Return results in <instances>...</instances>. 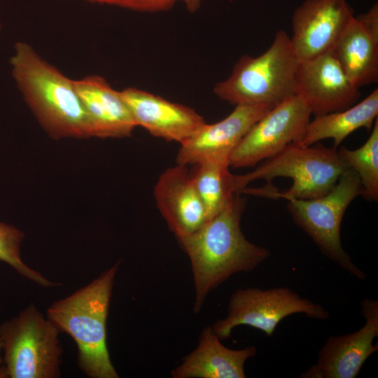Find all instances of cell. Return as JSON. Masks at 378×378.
<instances>
[{
	"mask_svg": "<svg viewBox=\"0 0 378 378\" xmlns=\"http://www.w3.org/2000/svg\"><path fill=\"white\" fill-rule=\"evenodd\" d=\"M241 194L235 193L195 232L178 239L191 263L195 313L201 310L209 292L236 273L253 270L270 255L267 248L246 239L241 230L245 207Z\"/></svg>",
	"mask_w": 378,
	"mask_h": 378,
	"instance_id": "cell-1",
	"label": "cell"
},
{
	"mask_svg": "<svg viewBox=\"0 0 378 378\" xmlns=\"http://www.w3.org/2000/svg\"><path fill=\"white\" fill-rule=\"evenodd\" d=\"M349 167L336 148L297 141L252 172L235 175L238 192L269 197L311 200L327 194Z\"/></svg>",
	"mask_w": 378,
	"mask_h": 378,
	"instance_id": "cell-2",
	"label": "cell"
},
{
	"mask_svg": "<svg viewBox=\"0 0 378 378\" xmlns=\"http://www.w3.org/2000/svg\"><path fill=\"white\" fill-rule=\"evenodd\" d=\"M10 66L24 101L52 138L92 136L74 80L43 59L25 42L15 44Z\"/></svg>",
	"mask_w": 378,
	"mask_h": 378,
	"instance_id": "cell-3",
	"label": "cell"
},
{
	"mask_svg": "<svg viewBox=\"0 0 378 378\" xmlns=\"http://www.w3.org/2000/svg\"><path fill=\"white\" fill-rule=\"evenodd\" d=\"M120 262L71 295L52 303L47 318L69 335L78 349V365L91 378H118L106 344V321Z\"/></svg>",
	"mask_w": 378,
	"mask_h": 378,
	"instance_id": "cell-4",
	"label": "cell"
},
{
	"mask_svg": "<svg viewBox=\"0 0 378 378\" xmlns=\"http://www.w3.org/2000/svg\"><path fill=\"white\" fill-rule=\"evenodd\" d=\"M299 59L290 36L278 30L270 46L258 57L242 56L230 76L218 82L215 94L237 105H262L273 108L295 94Z\"/></svg>",
	"mask_w": 378,
	"mask_h": 378,
	"instance_id": "cell-5",
	"label": "cell"
},
{
	"mask_svg": "<svg viewBox=\"0 0 378 378\" xmlns=\"http://www.w3.org/2000/svg\"><path fill=\"white\" fill-rule=\"evenodd\" d=\"M56 326L34 305L0 324V378H57L62 349Z\"/></svg>",
	"mask_w": 378,
	"mask_h": 378,
	"instance_id": "cell-6",
	"label": "cell"
},
{
	"mask_svg": "<svg viewBox=\"0 0 378 378\" xmlns=\"http://www.w3.org/2000/svg\"><path fill=\"white\" fill-rule=\"evenodd\" d=\"M361 192L359 177L349 167L327 194L311 200H288L287 208L295 224L312 238L323 254L350 274L365 280V273L344 249L340 237L345 211Z\"/></svg>",
	"mask_w": 378,
	"mask_h": 378,
	"instance_id": "cell-7",
	"label": "cell"
},
{
	"mask_svg": "<svg viewBox=\"0 0 378 378\" xmlns=\"http://www.w3.org/2000/svg\"><path fill=\"white\" fill-rule=\"evenodd\" d=\"M295 314L320 320L330 316L321 304L301 297L288 287L238 288L230 298L226 316L211 328L220 340L230 337L239 326L253 327L271 337L283 319Z\"/></svg>",
	"mask_w": 378,
	"mask_h": 378,
	"instance_id": "cell-8",
	"label": "cell"
},
{
	"mask_svg": "<svg viewBox=\"0 0 378 378\" xmlns=\"http://www.w3.org/2000/svg\"><path fill=\"white\" fill-rule=\"evenodd\" d=\"M312 113L297 94L269 110L244 135L230 157V167L245 168L272 158L302 138Z\"/></svg>",
	"mask_w": 378,
	"mask_h": 378,
	"instance_id": "cell-9",
	"label": "cell"
},
{
	"mask_svg": "<svg viewBox=\"0 0 378 378\" xmlns=\"http://www.w3.org/2000/svg\"><path fill=\"white\" fill-rule=\"evenodd\" d=\"M354 16L347 0H304L293 13L290 36L299 60L332 51Z\"/></svg>",
	"mask_w": 378,
	"mask_h": 378,
	"instance_id": "cell-10",
	"label": "cell"
},
{
	"mask_svg": "<svg viewBox=\"0 0 378 378\" xmlns=\"http://www.w3.org/2000/svg\"><path fill=\"white\" fill-rule=\"evenodd\" d=\"M295 92L314 116L346 109L360 97L332 51L299 62Z\"/></svg>",
	"mask_w": 378,
	"mask_h": 378,
	"instance_id": "cell-11",
	"label": "cell"
},
{
	"mask_svg": "<svg viewBox=\"0 0 378 378\" xmlns=\"http://www.w3.org/2000/svg\"><path fill=\"white\" fill-rule=\"evenodd\" d=\"M270 109L262 105H237L222 120L205 123L181 144L177 164L187 166L204 162L229 163L232 153L244 135Z\"/></svg>",
	"mask_w": 378,
	"mask_h": 378,
	"instance_id": "cell-12",
	"label": "cell"
},
{
	"mask_svg": "<svg viewBox=\"0 0 378 378\" xmlns=\"http://www.w3.org/2000/svg\"><path fill=\"white\" fill-rule=\"evenodd\" d=\"M361 313L365 323L359 330L330 336L319 350L316 366L321 378H355L366 360L378 351V344H373L378 336V301L364 299Z\"/></svg>",
	"mask_w": 378,
	"mask_h": 378,
	"instance_id": "cell-13",
	"label": "cell"
},
{
	"mask_svg": "<svg viewBox=\"0 0 378 378\" xmlns=\"http://www.w3.org/2000/svg\"><path fill=\"white\" fill-rule=\"evenodd\" d=\"M136 126L152 135L183 143L205 123L194 109L136 88L121 91Z\"/></svg>",
	"mask_w": 378,
	"mask_h": 378,
	"instance_id": "cell-14",
	"label": "cell"
},
{
	"mask_svg": "<svg viewBox=\"0 0 378 378\" xmlns=\"http://www.w3.org/2000/svg\"><path fill=\"white\" fill-rule=\"evenodd\" d=\"M186 167L177 164L166 169L154 188L157 206L178 239L195 232L209 220Z\"/></svg>",
	"mask_w": 378,
	"mask_h": 378,
	"instance_id": "cell-15",
	"label": "cell"
},
{
	"mask_svg": "<svg viewBox=\"0 0 378 378\" xmlns=\"http://www.w3.org/2000/svg\"><path fill=\"white\" fill-rule=\"evenodd\" d=\"M76 92L88 115L92 136L123 138L136 126L121 91L114 90L102 76L74 80Z\"/></svg>",
	"mask_w": 378,
	"mask_h": 378,
	"instance_id": "cell-16",
	"label": "cell"
},
{
	"mask_svg": "<svg viewBox=\"0 0 378 378\" xmlns=\"http://www.w3.org/2000/svg\"><path fill=\"white\" fill-rule=\"evenodd\" d=\"M211 326L200 335L197 347L172 370L173 378H245L244 365L257 354L255 346L231 349L220 341Z\"/></svg>",
	"mask_w": 378,
	"mask_h": 378,
	"instance_id": "cell-17",
	"label": "cell"
},
{
	"mask_svg": "<svg viewBox=\"0 0 378 378\" xmlns=\"http://www.w3.org/2000/svg\"><path fill=\"white\" fill-rule=\"evenodd\" d=\"M332 52L357 88L378 81V41L354 16Z\"/></svg>",
	"mask_w": 378,
	"mask_h": 378,
	"instance_id": "cell-18",
	"label": "cell"
},
{
	"mask_svg": "<svg viewBox=\"0 0 378 378\" xmlns=\"http://www.w3.org/2000/svg\"><path fill=\"white\" fill-rule=\"evenodd\" d=\"M378 115V89H374L364 99L351 107L315 116L309 120L305 131L297 141L304 146L313 145L326 139H333L336 148L358 129L372 127Z\"/></svg>",
	"mask_w": 378,
	"mask_h": 378,
	"instance_id": "cell-19",
	"label": "cell"
},
{
	"mask_svg": "<svg viewBox=\"0 0 378 378\" xmlns=\"http://www.w3.org/2000/svg\"><path fill=\"white\" fill-rule=\"evenodd\" d=\"M196 166L191 178L210 219L223 210L235 193H239L235 175L230 172L227 162H204Z\"/></svg>",
	"mask_w": 378,
	"mask_h": 378,
	"instance_id": "cell-20",
	"label": "cell"
},
{
	"mask_svg": "<svg viewBox=\"0 0 378 378\" xmlns=\"http://www.w3.org/2000/svg\"><path fill=\"white\" fill-rule=\"evenodd\" d=\"M339 154L358 176L361 195L368 201L378 200V119L372 126L367 141L358 148L341 146Z\"/></svg>",
	"mask_w": 378,
	"mask_h": 378,
	"instance_id": "cell-21",
	"label": "cell"
},
{
	"mask_svg": "<svg viewBox=\"0 0 378 378\" xmlns=\"http://www.w3.org/2000/svg\"><path fill=\"white\" fill-rule=\"evenodd\" d=\"M24 233L15 227L0 222V261L4 262L24 277L43 287H55L59 284L54 283L44 277L22 260L20 245Z\"/></svg>",
	"mask_w": 378,
	"mask_h": 378,
	"instance_id": "cell-22",
	"label": "cell"
},
{
	"mask_svg": "<svg viewBox=\"0 0 378 378\" xmlns=\"http://www.w3.org/2000/svg\"><path fill=\"white\" fill-rule=\"evenodd\" d=\"M140 12H160L173 7L176 0H85Z\"/></svg>",
	"mask_w": 378,
	"mask_h": 378,
	"instance_id": "cell-23",
	"label": "cell"
},
{
	"mask_svg": "<svg viewBox=\"0 0 378 378\" xmlns=\"http://www.w3.org/2000/svg\"><path fill=\"white\" fill-rule=\"evenodd\" d=\"M354 17L365 30L378 41V4L375 3L365 13Z\"/></svg>",
	"mask_w": 378,
	"mask_h": 378,
	"instance_id": "cell-24",
	"label": "cell"
},
{
	"mask_svg": "<svg viewBox=\"0 0 378 378\" xmlns=\"http://www.w3.org/2000/svg\"><path fill=\"white\" fill-rule=\"evenodd\" d=\"M178 1V0H176ZM184 3L190 12L196 11L201 6L203 0H178Z\"/></svg>",
	"mask_w": 378,
	"mask_h": 378,
	"instance_id": "cell-25",
	"label": "cell"
},
{
	"mask_svg": "<svg viewBox=\"0 0 378 378\" xmlns=\"http://www.w3.org/2000/svg\"><path fill=\"white\" fill-rule=\"evenodd\" d=\"M3 361H4V359H3V347H2L1 342L0 340V368L3 365Z\"/></svg>",
	"mask_w": 378,
	"mask_h": 378,
	"instance_id": "cell-26",
	"label": "cell"
},
{
	"mask_svg": "<svg viewBox=\"0 0 378 378\" xmlns=\"http://www.w3.org/2000/svg\"><path fill=\"white\" fill-rule=\"evenodd\" d=\"M1 23H0V29H1Z\"/></svg>",
	"mask_w": 378,
	"mask_h": 378,
	"instance_id": "cell-27",
	"label": "cell"
}]
</instances>
